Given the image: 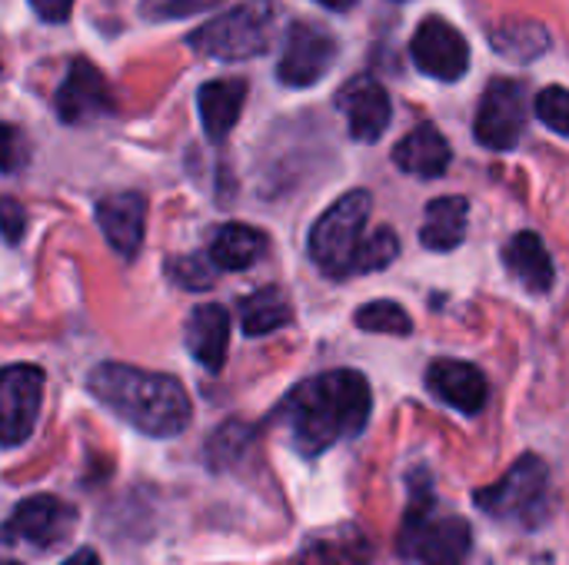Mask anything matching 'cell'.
<instances>
[{"label": "cell", "mask_w": 569, "mask_h": 565, "mask_svg": "<svg viewBox=\"0 0 569 565\" xmlns=\"http://www.w3.org/2000/svg\"><path fill=\"white\" fill-rule=\"evenodd\" d=\"M357 326L363 333H383V336H410L413 333V320L410 313L393 303V300H377L357 310Z\"/></svg>", "instance_id": "cell-26"}, {"label": "cell", "mask_w": 569, "mask_h": 565, "mask_svg": "<svg viewBox=\"0 0 569 565\" xmlns=\"http://www.w3.org/2000/svg\"><path fill=\"white\" fill-rule=\"evenodd\" d=\"M213 263L200 260V256H177L167 263V273L177 286H187V290H207L213 283Z\"/></svg>", "instance_id": "cell-28"}, {"label": "cell", "mask_w": 569, "mask_h": 565, "mask_svg": "<svg viewBox=\"0 0 569 565\" xmlns=\"http://www.w3.org/2000/svg\"><path fill=\"white\" fill-rule=\"evenodd\" d=\"M327 10H333V13H347V10H353L357 7V0H320Z\"/></svg>", "instance_id": "cell-33"}, {"label": "cell", "mask_w": 569, "mask_h": 565, "mask_svg": "<svg viewBox=\"0 0 569 565\" xmlns=\"http://www.w3.org/2000/svg\"><path fill=\"white\" fill-rule=\"evenodd\" d=\"M60 565H100V556L93 549H80V553H73L70 559H63Z\"/></svg>", "instance_id": "cell-32"}, {"label": "cell", "mask_w": 569, "mask_h": 565, "mask_svg": "<svg viewBox=\"0 0 569 565\" xmlns=\"http://www.w3.org/2000/svg\"><path fill=\"white\" fill-rule=\"evenodd\" d=\"M87 390L103 410L143 436L173 440L190 426V396L180 380L167 373H150L127 363H100L90 370Z\"/></svg>", "instance_id": "cell-2"}, {"label": "cell", "mask_w": 569, "mask_h": 565, "mask_svg": "<svg viewBox=\"0 0 569 565\" xmlns=\"http://www.w3.org/2000/svg\"><path fill=\"white\" fill-rule=\"evenodd\" d=\"M3 565H20V563H13V559H7V563H3Z\"/></svg>", "instance_id": "cell-34"}, {"label": "cell", "mask_w": 569, "mask_h": 565, "mask_svg": "<svg viewBox=\"0 0 569 565\" xmlns=\"http://www.w3.org/2000/svg\"><path fill=\"white\" fill-rule=\"evenodd\" d=\"M493 47L500 53H510L513 60H537L547 47H550V37L540 23H530V20H510L507 27H500L493 33Z\"/></svg>", "instance_id": "cell-24"}, {"label": "cell", "mask_w": 569, "mask_h": 565, "mask_svg": "<svg viewBox=\"0 0 569 565\" xmlns=\"http://www.w3.org/2000/svg\"><path fill=\"white\" fill-rule=\"evenodd\" d=\"M43 403V370L30 363H13L0 376V436L13 450L30 440Z\"/></svg>", "instance_id": "cell-7"}, {"label": "cell", "mask_w": 569, "mask_h": 565, "mask_svg": "<svg viewBox=\"0 0 569 565\" xmlns=\"http://www.w3.org/2000/svg\"><path fill=\"white\" fill-rule=\"evenodd\" d=\"M373 210V196L367 190H350L340 200H333L320 220L310 226V260L330 273V276H350L353 256L363 243V230Z\"/></svg>", "instance_id": "cell-5"}, {"label": "cell", "mask_w": 569, "mask_h": 565, "mask_svg": "<svg viewBox=\"0 0 569 565\" xmlns=\"http://www.w3.org/2000/svg\"><path fill=\"white\" fill-rule=\"evenodd\" d=\"M470 546H473V533L467 519L433 516L410 543L400 546V553L420 565H463L470 556Z\"/></svg>", "instance_id": "cell-14"}, {"label": "cell", "mask_w": 569, "mask_h": 565, "mask_svg": "<svg viewBox=\"0 0 569 565\" xmlns=\"http://www.w3.org/2000/svg\"><path fill=\"white\" fill-rule=\"evenodd\" d=\"M220 0H143V17L150 20H180V17H193L207 7H213Z\"/></svg>", "instance_id": "cell-29"}, {"label": "cell", "mask_w": 569, "mask_h": 565, "mask_svg": "<svg viewBox=\"0 0 569 565\" xmlns=\"http://www.w3.org/2000/svg\"><path fill=\"white\" fill-rule=\"evenodd\" d=\"M533 113L543 127H550L553 133L569 137V90L567 87H547L537 93L533 100Z\"/></svg>", "instance_id": "cell-27"}, {"label": "cell", "mask_w": 569, "mask_h": 565, "mask_svg": "<svg viewBox=\"0 0 569 565\" xmlns=\"http://www.w3.org/2000/svg\"><path fill=\"white\" fill-rule=\"evenodd\" d=\"M187 350L190 356L210 370L220 373L227 363V346H230V313L220 303H200L187 316Z\"/></svg>", "instance_id": "cell-17"}, {"label": "cell", "mask_w": 569, "mask_h": 565, "mask_svg": "<svg viewBox=\"0 0 569 565\" xmlns=\"http://www.w3.org/2000/svg\"><path fill=\"white\" fill-rule=\"evenodd\" d=\"M467 213L470 203L463 196H437L427 203V220L420 226V243L433 253H450L467 236Z\"/></svg>", "instance_id": "cell-21"}, {"label": "cell", "mask_w": 569, "mask_h": 565, "mask_svg": "<svg viewBox=\"0 0 569 565\" xmlns=\"http://www.w3.org/2000/svg\"><path fill=\"white\" fill-rule=\"evenodd\" d=\"M477 506L500 519V523H517L523 529L543 526L550 516V470L540 456H520L507 476L493 486L477 490Z\"/></svg>", "instance_id": "cell-4"}, {"label": "cell", "mask_w": 569, "mask_h": 565, "mask_svg": "<svg viewBox=\"0 0 569 565\" xmlns=\"http://www.w3.org/2000/svg\"><path fill=\"white\" fill-rule=\"evenodd\" d=\"M427 386L440 403H447L450 410L463 416L483 413L490 400L487 376L473 363H463V360H433L427 370Z\"/></svg>", "instance_id": "cell-13"}, {"label": "cell", "mask_w": 569, "mask_h": 565, "mask_svg": "<svg viewBox=\"0 0 569 565\" xmlns=\"http://www.w3.org/2000/svg\"><path fill=\"white\" fill-rule=\"evenodd\" d=\"M267 250V236L247 223H223L210 240V263L223 273L253 266Z\"/></svg>", "instance_id": "cell-22"}, {"label": "cell", "mask_w": 569, "mask_h": 565, "mask_svg": "<svg viewBox=\"0 0 569 565\" xmlns=\"http://www.w3.org/2000/svg\"><path fill=\"white\" fill-rule=\"evenodd\" d=\"M410 53L413 63L443 83H457L467 70H470V43L467 37L443 17H427L413 40H410Z\"/></svg>", "instance_id": "cell-10"}, {"label": "cell", "mask_w": 569, "mask_h": 565, "mask_svg": "<svg viewBox=\"0 0 569 565\" xmlns=\"http://www.w3.org/2000/svg\"><path fill=\"white\" fill-rule=\"evenodd\" d=\"M23 210H20V203L13 200V196H7L3 200V236H7V243H17L20 240V233H23Z\"/></svg>", "instance_id": "cell-31"}, {"label": "cell", "mask_w": 569, "mask_h": 565, "mask_svg": "<svg viewBox=\"0 0 569 565\" xmlns=\"http://www.w3.org/2000/svg\"><path fill=\"white\" fill-rule=\"evenodd\" d=\"M400 256V240L390 226H380L373 230V236H363L357 256H353V266H350V276H367V273H380L387 270L393 260Z\"/></svg>", "instance_id": "cell-25"}, {"label": "cell", "mask_w": 569, "mask_h": 565, "mask_svg": "<svg viewBox=\"0 0 569 565\" xmlns=\"http://www.w3.org/2000/svg\"><path fill=\"white\" fill-rule=\"evenodd\" d=\"M337 63V40L327 27L300 20L290 27L280 63H277V77L287 87H313L320 77L330 73V67Z\"/></svg>", "instance_id": "cell-9"}, {"label": "cell", "mask_w": 569, "mask_h": 565, "mask_svg": "<svg viewBox=\"0 0 569 565\" xmlns=\"http://www.w3.org/2000/svg\"><path fill=\"white\" fill-rule=\"evenodd\" d=\"M337 107L347 117L350 137L360 140V143H377L387 133L390 120H393V103H390L387 87L377 77H367V73L353 77L337 93Z\"/></svg>", "instance_id": "cell-12"}, {"label": "cell", "mask_w": 569, "mask_h": 565, "mask_svg": "<svg viewBox=\"0 0 569 565\" xmlns=\"http://www.w3.org/2000/svg\"><path fill=\"white\" fill-rule=\"evenodd\" d=\"M373 559V543L370 536L353 526V523H340L333 529L313 533L293 565H367Z\"/></svg>", "instance_id": "cell-16"}, {"label": "cell", "mask_w": 569, "mask_h": 565, "mask_svg": "<svg viewBox=\"0 0 569 565\" xmlns=\"http://www.w3.org/2000/svg\"><path fill=\"white\" fill-rule=\"evenodd\" d=\"M77 526V509L57 496H30L17 503V509L7 519V543H27L37 553L57 549L73 536Z\"/></svg>", "instance_id": "cell-8"}, {"label": "cell", "mask_w": 569, "mask_h": 565, "mask_svg": "<svg viewBox=\"0 0 569 565\" xmlns=\"http://www.w3.org/2000/svg\"><path fill=\"white\" fill-rule=\"evenodd\" d=\"M373 410L370 383L357 370H330L300 383L280 406L293 446L303 456H320L340 440L363 433Z\"/></svg>", "instance_id": "cell-1"}, {"label": "cell", "mask_w": 569, "mask_h": 565, "mask_svg": "<svg viewBox=\"0 0 569 565\" xmlns=\"http://www.w3.org/2000/svg\"><path fill=\"white\" fill-rule=\"evenodd\" d=\"M503 266L510 270V276L530 290V293H550L553 286V260L547 243L540 240V233H517L507 246H503Z\"/></svg>", "instance_id": "cell-20"}, {"label": "cell", "mask_w": 569, "mask_h": 565, "mask_svg": "<svg viewBox=\"0 0 569 565\" xmlns=\"http://www.w3.org/2000/svg\"><path fill=\"white\" fill-rule=\"evenodd\" d=\"M273 30H277V3L273 0H247V3H237L233 10L207 20L203 27H197L187 37V43L200 57L233 63V60H253V57L267 53L273 43Z\"/></svg>", "instance_id": "cell-3"}, {"label": "cell", "mask_w": 569, "mask_h": 565, "mask_svg": "<svg viewBox=\"0 0 569 565\" xmlns=\"http://www.w3.org/2000/svg\"><path fill=\"white\" fill-rule=\"evenodd\" d=\"M393 163L410 173V176H420V180H437L450 170L453 163V150L447 143V137L433 127V123H423L417 130H410L397 150H393Z\"/></svg>", "instance_id": "cell-19"}, {"label": "cell", "mask_w": 569, "mask_h": 565, "mask_svg": "<svg viewBox=\"0 0 569 565\" xmlns=\"http://www.w3.org/2000/svg\"><path fill=\"white\" fill-rule=\"evenodd\" d=\"M530 120V97L527 87L520 80H507L497 77L487 83L480 107H477V120H473V137L480 147L487 150H513L527 130Z\"/></svg>", "instance_id": "cell-6"}, {"label": "cell", "mask_w": 569, "mask_h": 565, "mask_svg": "<svg viewBox=\"0 0 569 565\" xmlns=\"http://www.w3.org/2000/svg\"><path fill=\"white\" fill-rule=\"evenodd\" d=\"M53 107L63 123H93L113 113V93L107 87V77L90 60H73L53 97Z\"/></svg>", "instance_id": "cell-11"}, {"label": "cell", "mask_w": 569, "mask_h": 565, "mask_svg": "<svg viewBox=\"0 0 569 565\" xmlns=\"http://www.w3.org/2000/svg\"><path fill=\"white\" fill-rule=\"evenodd\" d=\"M237 313H240V330L247 336H270L293 323V306L287 303V296L277 286L243 296L237 303Z\"/></svg>", "instance_id": "cell-23"}, {"label": "cell", "mask_w": 569, "mask_h": 565, "mask_svg": "<svg viewBox=\"0 0 569 565\" xmlns=\"http://www.w3.org/2000/svg\"><path fill=\"white\" fill-rule=\"evenodd\" d=\"M97 226L120 256H137L147 230V200L133 190L103 196L97 203Z\"/></svg>", "instance_id": "cell-15"}, {"label": "cell", "mask_w": 569, "mask_h": 565, "mask_svg": "<svg viewBox=\"0 0 569 565\" xmlns=\"http://www.w3.org/2000/svg\"><path fill=\"white\" fill-rule=\"evenodd\" d=\"M33 13L47 23H63L73 10V0H30Z\"/></svg>", "instance_id": "cell-30"}, {"label": "cell", "mask_w": 569, "mask_h": 565, "mask_svg": "<svg viewBox=\"0 0 569 565\" xmlns=\"http://www.w3.org/2000/svg\"><path fill=\"white\" fill-rule=\"evenodd\" d=\"M247 103V80L240 77H220V80H207L197 90V110H200V123L203 133L220 143L240 120Z\"/></svg>", "instance_id": "cell-18"}]
</instances>
